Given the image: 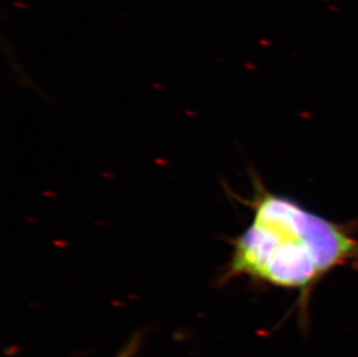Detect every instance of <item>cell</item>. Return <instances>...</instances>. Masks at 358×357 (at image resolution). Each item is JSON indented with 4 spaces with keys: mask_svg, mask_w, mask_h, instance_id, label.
Segmentation results:
<instances>
[{
    "mask_svg": "<svg viewBox=\"0 0 358 357\" xmlns=\"http://www.w3.org/2000/svg\"><path fill=\"white\" fill-rule=\"evenodd\" d=\"M253 218L232 240L224 280L250 277L259 284L297 290L301 298L327 274L358 262V225L312 213L254 180Z\"/></svg>",
    "mask_w": 358,
    "mask_h": 357,
    "instance_id": "obj_1",
    "label": "cell"
}]
</instances>
